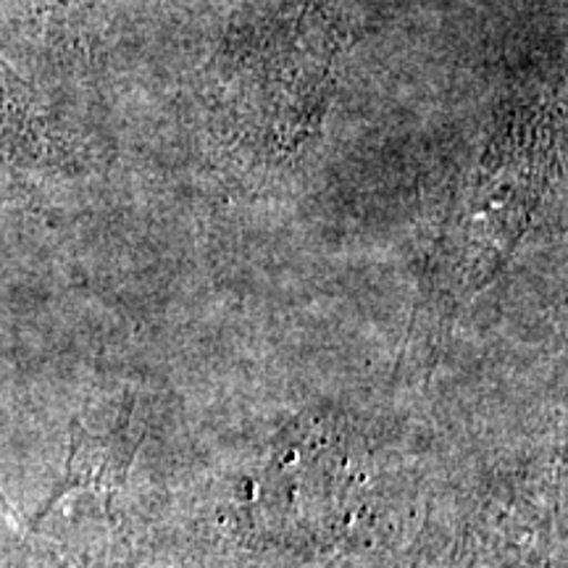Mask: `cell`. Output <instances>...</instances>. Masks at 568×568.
<instances>
[{
    "instance_id": "1",
    "label": "cell",
    "mask_w": 568,
    "mask_h": 568,
    "mask_svg": "<svg viewBox=\"0 0 568 568\" xmlns=\"http://www.w3.org/2000/svg\"><path fill=\"white\" fill-rule=\"evenodd\" d=\"M51 145V134L32 90L0 61V166L21 169L38 163Z\"/></svg>"
}]
</instances>
